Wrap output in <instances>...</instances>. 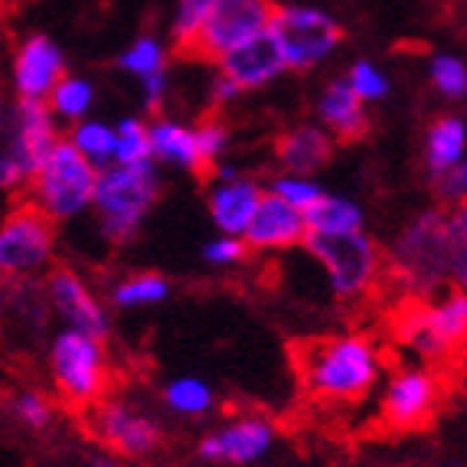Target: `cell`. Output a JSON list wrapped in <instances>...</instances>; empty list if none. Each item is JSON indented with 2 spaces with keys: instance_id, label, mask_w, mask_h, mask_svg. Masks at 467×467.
I'll use <instances>...</instances> for the list:
<instances>
[{
  "instance_id": "cell-1",
  "label": "cell",
  "mask_w": 467,
  "mask_h": 467,
  "mask_svg": "<svg viewBox=\"0 0 467 467\" xmlns=\"http://www.w3.org/2000/svg\"><path fill=\"white\" fill-rule=\"evenodd\" d=\"M304 392L320 405H357L376 389L382 359L376 343L359 334H334L301 343L295 350Z\"/></svg>"
},
{
  "instance_id": "cell-2",
  "label": "cell",
  "mask_w": 467,
  "mask_h": 467,
  "mask_svg": "<svg viewBox=\"0 0 467 467\" xmlns=\"http://www.w3.org/2000/svg\"><path fill=\"white\" fill-rule=\"evenodd\" d=\"M49 379L56 396L69 409H92L111 389V357L101 337L63 327L47 350Z\"/></svg>"
},
{
  "instance_id": "cell-3",
  "label": "cell",
  "mask_w": 467,
  "mask_h": 467,
  "mask_svg": "<svg viewBox=\"0 0 467 467\" xmlns=\"http://www.w3.org/2000/svg\"><path fill=\"white\" fill-rule=\"evenodd\" d=\"M157 196H161V180L154 161L101 167L92 200L101 235L109 242H131L148 213L154 210Z\"/></svg>"
},
{
  "instance_id": "cell-4",
  "label": "cell",
  "mask_w": 467,
  "mask_h": 467,
  "mask_svg": "<svg viewBox=\"0 0 467 467\" xmlns=\"http://www.w3.org/2000/svg\"><path fill=\"white\" fill-rule=\"evenodd\" d=\"M95 183H99V167L78 154L63 134L53 154L39 164V171L26 183V200L59 226L92 210Z\"/></svg>"
},
{
  "instance_id": "cell-5",
  "label": "cell",
  "mask_w": 467,
  "mask_h": 467,
  "mask_svg": "<svg viewBox=\"0 0 467 467\" xmlns=\"http://www.w3.org/2000/svg\"><path fill=\"white\" fill-rule=\"evenodd\" d=\"M56 223L30 200L14 202L0 216V275L10 281H33L53 268Z\"/></svg>"
},
{
  "instance_id": "cell-6",
  "label": "cell",
  "mask_w": 467,
  "mask_h": 467,
  "mask_svg": "<svg viewBox=\"0 0 467 467\" xmlns=\"http://www.w3.org/2000/svg\"><path fill=\"white\" fill-rule=\"evenodd\" d=\"M304 249L327 272V281L340 301H357L376 288L382 272V252L367 233L317 235L307 233Z\"/></svg>"
},
{
  "instance_id": "cell-7",
  "label": "cell",
  "mask_w": 467,
  "mask_h": 467,
  "mask_svg": "<svg viewBox=\"0 0 467 467\" xmlns=\"http://www.w3.org/2000/svg\"><path fill=\"white\" fill-rule=\"evenodd\" d=\"M392 272L415 295H431L448 281V245L444 213L429 210L412 219L392 245Z\"/></svg>"
},
{
  "instance_id": "cell-8",
  "label": "cell",
  "mask_w": 467,
  "mask_h": 467,
  "mask_svg": "<svg viewBox=\"0 0 467 467\" xmlns=\"http://www.w3.org/2000/svg\"><path fill=\"white\" fill-rule=\"evenodd\" d=\"M268 30L278 39L285 66L291 72H307L320 66L343 39V26L327 10L317 7H275Z\"/></svg>"
},
{
  "instance_id": "cell-9",
  "label": "cell",
  "mask_w": 467,
  "mask_h": 467,
  "mask_svg": "<svg viewBox=\"0 0 467 467\" xmlns=\"http://www.w3.org/2000/svg\"><path fill=\"white\" fill-rule=\"evenodd\" d=\"M402 340L425 359H448L467 347V291L454 288L435 304L415 307L402 320Z\"/></svg>"
},
{
  "instance_id": "cell-10",
  "label": "cell",
  "mask_w": 467,
  "mask_h": 467,
  "mask_svg": "<svg viewBox=\"0 0 467 467\" xmlns=\"http://www.w3.org/2000/svg\"><path fill=\"white\" fill-rule=\"evenodd\" d=\"M275 16L272 0H216L200 26L196 39L187 47V59H213L226 56L233 47L252 39L255 33L268 30Z\"/></svg>"
},
{
  "instance_id": "cell-11",
  "label": "cell",
  "mask_w": 467,
  "mask_h": 467,
  "mask_svg": "<svg viewBox=\"0 0 467 467\" xmlns=\"http://www.w3.org/2000/svg\"><path fill=\"white\" fill-rule=\"evenodd\" d=\"M88 431L115 458H148L161 448V425L125 399H101L88 409Z\"/></svg>"
},
{
  "instance_id": "cell-12",
  "label": "cell",
  "mask_w": 467,
  "mask_h": 467,
  "mask_svg": "<svg viewBox=\"0 0 467 467\" xmlns=\"http://www.w3.org/2000/svg\"><path fill=\"white\" fill-rule=\"evenodd\" d=\"M63 140L59 131V121L49 111L47 101H14V111H10V125L4 131V157L10 161L24 187L30 183V177L39 171V164L53 154V148Z\"/></svg>"
},
{
  "instance_id": "cell-13",
  "label": "cell",
  "mask_w": 467,
  "mask_h": 467,
  "mask_svg": "<svg viewBox=\"0 0 467 467\" xmlns=\"http://www.w3.org/2000/svg\"><path fill=\"white\" fill-rule=\"evenodd\" d=\"M43 278H47L43 281V295H47L49 311L63 320V327L109 340L111 324H109V314H105V304L99 301L92 285L76 268L56 265Z\"/></svg>"
},
{
  "instance_id": "cell-14",
  "label": "cell",
  "mask_w": 467,
  "mask_h": 467,
  "mask_svg": "<svg viewBox=\"0 0 467 467\" xmlns=\"http://www.w3.org/2000/svg\"><path fill=\"white\" fill-rule=\"evenodd\" d=\"M66 76V53L47 33H33L16 43L10 56V92L14 101H47L56 82Z\"/></svg>"
},
{
  "instance_id": "cell-15",
  "label": "cell",
  "mask_w": 467,
  "mask_h": 467,
  "mask_svg": "<svg viewBox=\"0 0 467 467\" xmlns=\"http://www.w3.org/2000/svg\"><path fill=\"white\" fill-rule=\"evenodd\" d=\"M438 379L435 373L419 367H409L402 373H396L386 389H382V402H379V421L389 431H412L421 429L425 421L431 419L438 405Z\"/></svg>"
},
{
  "instance_id": "cell-16",
  "label": "cell",
  "mask_w": 467,
  "mask_h": 467,
  "mask_svg": "<svg viewBox=\"0 0 467 467\" xmlns=\"http://www.w3.org/2000/svg\"><path fill=\"white\" fill-rule=\"evenodd\" d=\"M275 444V425L265 415H239L200 441V458L216 464H255Z\"/></svg>"
},
{
  "instance_id": "cell-17",
  "label": "cell",
  "mask_w": 467,
  "mask_h": 467,
  "mask_svg": "<svg viewBox=\"0 0 467 467\" xmlns=\"http://www.w3.org/2000/svg\"><path fill=\"white\" fill-rule=\"evenodd\" d=\"M242 239H245L249 252L295 249V245H304V239H307V219H304L301 210H295L291 202H285L268 190L258 200V210L252 213V223L242 233Z\"/></svg>"
},
{
  "instance_id": "cell-18",
  "label": "cell",
  "mask_w": 467,
  "mask_h": 467,
  "mask_svg": "<svg viewBox=\"0 0 467 467\" xmlns=\"http://www.w3.org/2000/svg\"><path fill=\"white\" fill-rule=\"evenodd\" d=\"M216 66H219V76H226L229 82H235L242 92L265 88L268 82H275L281 72L288 69L272 30H262L252 39H245V43H239V47H233L226 56H219Z\"/></svg>"
},
{
  "instance_id": "cell-19",
  "label": "cell",
  "mask_w": 467,
  "mask_h": 467,
  "mask_svg": "<svg viewBox=\"0 0 467 467\" xmlns=\"http://www.w3.org/2000/svg\"><path fill=\"white\" fill-rule=\"evenodd\" d=\"M213 171H216V183H213L210 200H206L213 223L223 235H242L249 229L252 213L258 210V200L265 190L258 187L255 180L242 177L235 167L216 164Z\"/></svg>"
},
{
  "instance_id": "cell-20",
  "label": "cell",
  "mask_w": 467,
  "mask_h": 467,
  "mask_svg": "<svg viewBox=\"0 0 467 467\" xmlns=\"http://www.w3.org/2000/svg\"><path fill=\"white\" fill-rule=\"evenodd\" d=\"M317 115H320V125L330 138L337 140H359L367 138L369 131V115H367V101L359 99L357 92L350 88L347 78H334L324 86L317 99Z\"/></svg>"
},
{
  "instance_id": "cell-21",
  "label": "cell",
  "mask_w": 467,
  "mask_h": 467,
  "mask_svg": "<svg viewBox=\"0 0 467 467\" xmlns=\"http://www.w3.org/2000/svg\"><path fill=\"white\" fill-rule=\"evenodd\" d=\"M150 134V161L164 167L190 173H210L202 164L200 140H196V125H183L173 118H157L148 125Z\"/></svg>"
},
{
  "instance_id": "cell-22",
  "label": "cell",
  "mask_w": 467,
  "mask_h": 467,
  "mask_svg": "<svg viewBox=\"0 0 467 467\" xmlns=\"http://www.w3.org/2000/svg\"><path fill=\"white\" fill-rule=\"evenodd\" d=\"M330 154H334V138L324 128H314V125L291 128L278 140V161L285 164L288 173L314 177V171H320V167L327 164Z\"/></svg>"
},
{
  "instance_id": "cell-23",
  "label": "cell",
  "mask_w": 467,
  "mask_h": 467,
  "mask_svg": "<svg viewBox=\"0 0 467 467\" xmlns=\"http://www.w3.org/2000/svg\"><path fill=\"white\" fill-rule=\"evenodd\" d=\"M467 154V125L458 115H441L429 125L425 134V167H429L431 180L441 177L444 171H451L458 161Z\"/></svg>"
},
{
  "instance_id": "cell-24",
  "label": "cell",
  "mask_w": 467,
  "mask_h": 467,
  "mask_svg": "<svg viewBox=\"0 0 467 467\" xmlns=\"http://www.w3.org/2000/svg\"><path fill=\"white\" fill-rule=\"evenodd\" d=\"M307 219V233L317 235H347V233H363V210L347 196H320L311 210L304 213Z\"/></svg>"
},
{
  "instance_id": "cell-25",
  "label": "cell",
  "mask_w": 467,
  "mask_h": 467,
  "mask_svg": "<svg viewBox=\"0 0 467 467\" xmlns=\"http://www.w3.org/2000/svg\"><path fill=\"white\" fill-rule=\"evenodd\" d=\"M111 304L118 311H138V307H154L171 297V281L157 272H134L115 281L109 291Z\"/></svg>"
},
{
  "instance_id": "cell-26",
  "label": "cell",
  "mask_w": 467,
  "mask_h": 467,
  "mask_svg": "<svg viewBox=\"0 0 467 467\" xmlns=\"http://www.w3.org/2000/svg\"><path fill=\"white\" fill-rule=\"evenodd\" d=\"M47 105H49V111L56 115V121L76 125V121L88 118V111H92L95 86L88 82L86 76H69V72H66V76L56 82L53 92H49Z\"/></svg>"
},
{
  "instance_id": "cell-27",
  "label": "cell",
  "mask_w": 467,
  "mask_h": 467,
  "mask_svg": "<svg viewBox=\"0 0 467 467\" xmlns=\"http://www.w3.org/2000/svg\"><path fill=\"white\" fill-rule=\"evenodd\" d=\"M66 140H69L72 148L86 157V161H92L99 171L115 161V125H109V121H99V118H82V121L69 125Z\"/></svg>"
},
{
  "instance_id": "cell-28",
  "label": "cell",
  "mask_w": 467,
  "mask_h": 467,
  "mask_svg": "<svg viewBox=\"0 0 467 467\" xmlns=\"http://www.w3.org/2000/svg\"><path fill=\"white\" fill-rule=\"evenodd\" d=\"M444 245H448V281L467 291V200L451 202L444 213Z\"/></svg>"
},
{
  "instance_id": "cell-29",
  "label": "cell",
  "mask_w": 467,
  "mask_h": 467,
  "mask_svg": "<svg viewBox=\"0 0 467 467\" xmlns=\"http://www.w3.org/2000/svg\"><path fill=\"white\" fill-rule=\"evenodd\" d=\"M213 389L196 376H177L164 386V405L173 415L183 419H200L213 409Z\"/></svg>"
},
{
  "instance_id": "cell-30",
  "label": "cell",
  "mask_w": 467,
  "mask_h": 467,
  "mask_svg": "<svg viewBox=\"0 0 467 467\" xmlns=\"http://www.w3.org/2000/svg\"><path fill=\"white\" fill-rule=\"evenodd\" d=\"M7 415L26 431H47L56 419V405L49 402L47 392L39 389H16L7 399Z\"/></svg>"
},
{
  "instance_id": "cell-31",
  "label": "cell",
  "mask_w": 467,
  "mask_h": 467,
  "mask_svg": "<svg viewBox=\"0 0 467 467\" xmlns=\"http://www.w3.org/2000/svg\"><path fill=\"white\" fill-rule=\"evenodd\" d=\"M118 66L138 78L167 72V47L157 36H138L125 53L118 56Z\"/></svg>"
},
{
  "instance_id": "cell-32",
  "label": "cell",
  "mask_w": 467,
  "mask_h": 467,
  "mask_svg": "<svg viewBox=\"0 0 467 467\" xmlns=\"http://www.w3.org/2000/svg\"><path fill=\"white\" fill-rule=\"evenodd\" d=\"M150 161V134L140 118H125L115 125V161L111 164H144Z\"/></svg>"
},
{
  "instance_id": "cell-33",
  "label": "cell",
  "mask_w": 467,
  "mask_h": 467,
  "mask_svg": "<svg viewBox=\"0 0 467 467\" xmlns=\"http://www.w3.org/2000/svg\"><path fill=\"white\" fill-rule=\"evenodd\" d=\"M213 4L216 0H177V10H173V24H171V39L177 53H187V47L196 39L200 26L206 24Z\"/></svg>"
},
{
  "instance_id": "cell-34",
  "label": "cell",
  "mask_w": 467,
  "mask_h": 467,
  "mask_svg": "<svg viewBox=\"0 0 467 467\" xmlns=\"http://www.w3.org/2000/svg\"><path fill=\"white\" fill-rule=\"evenodd\" d=\"M431 86L444 95V99H464L467 95V66L461 63L458 56L438 53L429 66Z\"/></svg>"
},
{
  "instance_id": "cell-35",
  "label": "cell",
  "mask_w": 467,
  "mask_h": 467,
  "mask_svg": "<svg viewBox=\"0 0 467 467\" xmlns=\"http://www.w3.org/2000/svg\"><path fill=\"white\" fill-rule=\"evenodd\" d=\"M272 193L281 196L285 202H291L295 210L307 213L314 206V202L324 196V190H320V183L314 177H304V173H281V177L272 180Z\"/></svg>"
},
{
  "instance_id": "cell-36",
  "label": "cell",
  "mask_w": 467,
  "mask_h": 467,
  "mask_svg": "<svg viewBox=\"0 0 467 467\" xmlns=\"http://www.w3.org/2000/svg\"><path fill=\"white\" fill-rule=\"evenodd\" d=\"M347 82H350V88L363 101H379V99H386V95H389V78H386V72H382L379 66L369 63V59H359V63H353Z\"/></svg>"
},
{
  "instance_id": "cell-37",
  "label": "cell",
  "mask_w": 467,
  "mask_h": 467,
  "mask_svg": "<svg viewBox=\"0 0 467 467\" xmlns=\"http://www.w3.org/2000/svg\"><path fill=\"white\" fill-rule=\"evenodd\" d=\"M196 140H200L202 164H206V171H213V167L223 161V154H226V148H229L226 121H219V118H206V121H200V125H196Z\"/></svg>"
},
{
  "instance_id": "cell-38",
  "label": "cell",
  "mask_w": 467,
  "mask_h": 467,
  "mask_svg": "<svg viewBox=\"0 0 467 467\" xmlns=\"http://www.w3.org/2000/svg\"><path fill=\"white\" fill-rule=\"evenodd\" d=\"M245 255H249V245H245L242 235H223L219 233V239H213L210 245L202 249V258H206L210 265H219V268L239 265Z\"/></svg>"
},
{
  "instance_id": "cell-39",
  "label": "cell",
  "mask_w": 467,
  "mask_h": 467,
  "mask_svg": "<svg viewBox=\"0 0 467 467\" xmlns=\"http://www.w3.org/2000/svg\"><path fill=\"white\" fill-rule=\"evenodd\" d=\"M435 190L444 202L467 200V157L464 161H458L451 171H444L441 177H435Z\"/></svg>"
},
{
  "instance_id": "cell-40",
  "label": "cell",
  "mask_w": 467,
  "mask_h": 467,
  "mask_svg": "<svg viewBox=\"0 0 467 467\" xmlns=\"http://www.w3.org/2000/svg\"><path fill=\"white\" fill-rule=\"evenodd\" d=\"M140 92H144V109H150V111L161 109V105H164V95H167V72L140 78Z\"/></svg>"
},
{
  "instance_id": "cell-41",
  "label": "cell",
  "mask_w": 467,
  "mask_h": 467,
  "mask_svg": "<svg viewBox=\"0 0 467 467\" xmlns=\"http://www.w3.org/2000/svg\"><path fill=\"white\" fill-rule=\"evenodd\" d=\"M242 95V88L235 86V82H229L226 76H216V82H213V101L216 105H229V101H235Z\"/></svg>"
},
{
  "instance_id": "cell-42",
  "label": "cell",
  "mask_w": 467,
  "mask_h": 467,
  "mask_svg": "<svg viewBox=\"0 0 467 467\" xmlns=\"http://www.w3.org/2000/svg\"><path fill=\"white\" fill-rule=\"evenodd\" d=\"M24 187V180H20V173L10 167V161L4 157V150H0V193H14V190Z\"/></svg>"
},
{
  "instance_id": "cell-43",
  "label": "cell",
  "mask_w": 467,
  "mask_h": 467,
  "mask_svg": "<svg viewBox=\"0 0 467 467\" xmlns=\"http://www.w3.org/2000/svg\"><path fill=\"white\" fill-rule=\"evenodd\" d=\"M10 111H14V101H10V95L0 88V134L7 131L10 125Z\"/></svg>"
},
{
  "instance_id": "cell-44",
  "label": "cell",
  "mask_w": 467,
  "mask_h": 467,
  "mask_svg": "<svg viewBox=\"0 0 467 467\" xmlns=\"http://www.w3.org/2000/svg\"><path fill=\"white\" fill-rule=\"evenodd\" d=\"M0 16H4V4H0Z\"/></svg>"
}]
</instances>
